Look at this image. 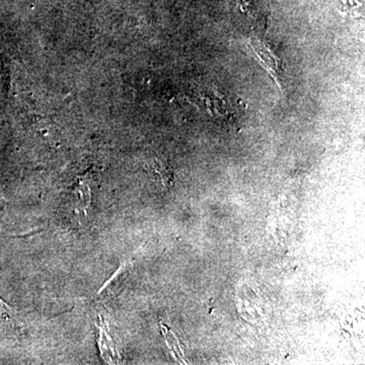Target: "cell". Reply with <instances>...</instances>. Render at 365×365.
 I'll use <instances>...</instances> for the list:
<instances>
[{"label":"cell","instance_id":"cell-1","mask_svg":"<svg viewBox=\"0 0 365 365\" xmlns=\"http://www.w3.org/2000/svg\"><path fill=\"white\" fill-rule=\"evenodd\" d=\"M250 45H251L255 55H256L257 58L260 61L262 66H264V68H265L269 73L272 74L276 83L279 85V78L281 76L280 60L276 56L275 53L271 49L270 46H269L265 41L256 37V36L251 37V39H250Z\"/></svg>","mask_w":365,"mask_h":365},{"label":"cell","instance_id":"cell-2","mask_svg":"<svg viewBox=\"0 0 365 365\" xmlns=\"http://www.w3.org/2000/svg\"><path fill=\"white\" fill-rule=\"evenodd\" d=\"M100 340H98V347H100L101 354L103 359L109 364H116L118 362V354L115 351L114 344H113L109 333L107 332L104 322L100 317Z\"/></svg>","mask_w":365,"mask_h":365},{"label":"cell","instance_id":"cell-3","mask_svg":"<svg viewBox=\"0 0 365 365\" xmlns=\"http://www.w3.org/2000/svg\"><path fill=\"white\" fill-rule=\"evenodd\" d=\"M78 191L81 194V206H83V208H88L91 204V196L90 185L86 181V179L79 182Z\"/></svg>","mask_w":365,"mask_h":365},{"label":"cell","instance_id":"cell-4","mask_svg":"<svg viewBox=\"0 0 365 365\" xmlns=\"http://www.w3.org/2000/svg\"><path fill=\"white\" fill-rule=\"evenodd\" d=\"M13 317V309L6 302L0 299V326L11 323Z\"/></svg>","mask_w":365,"mask_h":365}]
</instances>
